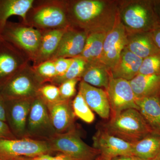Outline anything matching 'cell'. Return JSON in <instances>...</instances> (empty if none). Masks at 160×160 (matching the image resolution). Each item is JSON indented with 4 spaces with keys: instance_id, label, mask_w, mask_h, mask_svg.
Here are the masks:
<instances>
[{
    "instance_id": "7",
    "label": "cell",
    "mask_w": 160,
    "mask_h": 160,
    "mask_svg": "<svg viewBox=\"0 0 160 160\" xmlns=\"http://www.w3.org/2000/svg\"><path fill=\"white\" fill-rule=\"evenodd\" d=\"M47 141L52 152H59L72 160H95L101 155L99 150L83 142L75 127L65 133H56Z\"/></svg>"
},
{
    "instance_id": "21",
    "label": "cell",
    "mask_w": 160,
    "mask_h": 160,
    "mask_svg": "<svg viewBox=\"0 0 160 160\" xmlns=\"http://www.w3.org/2000/svg\"><path fill=\"white\" fill-rule=\"evenodd\" d=\"M34 2L33 0H0V33L12 16L21 17L27 25V14Z\"/></svg>"
},
{
    "instance_id": "42",
    "label": "cell",
    "mask_w": 160,
    "mask_h": 160,
    "mask_svg": "<svg viewBox=\"0 0 160 160\" xmlns=\"http://www.w3.org/2000/svg\"><path fill=\"white\" fill-rule=\"evenodd\" d=\"M27 158H15L11 159L9 160H27Z\"/></svg>"
},
{
    "instance_id": "14",
    "label": "cell",
    "mask_w": 160,
    "mask_h": 160,
    "mask_svg": "<svg viewBox=\"0 0 160 160\" xmlns=\"http://www.w3.org/2000/svg\"><path fill=\"white\" fill-rule=\"evenodd\" d=\"M22 52L2 38L0 41V86L28 64Z\"/></svg>"
},
{
    "instance_id": "44",
    "label": "cell",
    "mask_w": 160,
    "mask_h": 160,
    "mask_svg": "<svg viewBox=\"0 0 160 160\" xmlns=\"http://www.w3.org/2000/svg\"><path fill=\"white\" fill-rule=\"evenodd\" d=\"M153 160H160V158H156L155 159Z\"/></svg>"
},
{
    "instance_id": "29",
    "label": "cell",
    "mask_w": 160,
    "mask_h": 160,
    "mask_svg": "<svg viewBox=\"0 0 160 160\" xmlns=\"http://www.w3.org/2000/svg\"><path fill=\"white\" fill-rule=\"evenodd\" d=\"M32 67L35 73L44 84L56 77L57 72L53 60H48Z\"/></svg>"
},
{
    "instance_id": "28",
    "label": "cell",
    "mask_w": 160,
    "mask_h": 160,
    "mask_svg": "<svg viewBox=\"0 0 160 160\" xmlns=\"http://www.w3.org/2000/svg\"><path fill=\"white\" fill-rule=\"evenodd\" d=\"M72 106L75 116L89 124L94 122V113L79 92L72 101Z\"/></svg>"
},
{
    "instance_id": "39",
    "label": "cell",
    "mask_w": 160,
    "mask_h": 160,
    "mask_svg": "<svg viewBox=\"0 0 160 160\" xmlns=\"http://www.w3.org/2000/svg\"><path fill=\"white\" fill-rule=\"evenodd\" d=\"M51 160H72L71 158L63 153H60L55 156H52Z\"/></svg>"
},
{
    "instance_id": "2",
    "label": "cell",
    "mask_w": 160,
    "mask_h": 160,
    "mask_svg": "<svg viewBox=\"0 0 160 160\" xmlns=\"http://www.w3.org/2000/svg\"><path fill=\"white\" fill-rule=\"evenodd\" d=\"M120 21L127 33L150 32L159 23L153 1H118Z\"/></svg>"
},
{
    "instance_id": "13",
    "label": "cell",
    "mask_w": 160,
    "mask_h": 160,
    "mask_svg": "<svg viewBox=\"0 0 160 160\" xmlns=\"http://www.w3.org/2000/svg\"><path fill=\"white\" fill-rule=\"evenodd\" d=\"M93 147L98 149L101 156L111 159L119 156H132V144L113 135L105 129L98 130L92 137Z\"/></svg>"
},
{
    "instance_id": "4",
    "label": "cell",
    "mask_w": 160,
    "mask_h": 160,
    "mask_svg": "<svg viewBox=\"0 0 160 160\" xmlns=\"http://www.w3.org/2000/svg\"><path fill=\"white\" fill-rule=\"evenodd\" d=\"M27 25L41 31L66 29L71 26L66 1H46L32 7L27 14Z\"/></svg>"
},
{
    "instance_id": "11",
    "label": "cell",
    "mask_w": 160,
    "mask_h": 160,
    "mask_svg": "<svg viewBox=\"0 0 160 160\" xmlns=\"http://www.w3.org/2000/svg\"><path fill=\"white\" fill-rule=\"evenodd\" d=\"M127 43V32L120 21L118 14L114 26L106 33L100 62L111 70L117 62Z\"/></svg>"
},
{
    "instance_id": "8",
    "label": "cell",
    "mask_w": 160,
    "mask_h": 160,
    "mask_svg": "<svg viewBox=\"0 0 160 160\" xmlns=\"http://www.w3.org/2000/svg\"><path fill=\"white\" fill-rule=\"evenodd\" d=\"M56 134L47 105L38 95L32 102L26 123V138L48 141Z\"/></svg>"
},
{
    "instance_id": "22",
    "label": "cell",
    "mask_w": 160,
    "mask_h": 160,
    "mask_svg": "<svg viewBox=\"0 0 160 160\" xmlns=\"http://www.w3.org/2000/svg\"><path fill=\"white\" fill-rule=\"evenodd\" d=\"M129 83L136 99L160 96V75L138 74Z\"/></svg>"
},
{
    "instance_id": "17",
    "label": "cell",
    "mask_w": 160,
    "mask_h": 160,
    "mask_svg": "<svg viewBox=\"0 0 160 160\" xmlns=\"http://www.w3.org/2000/svg\"><path fill=\"white\" fill-rule=\"evenodd\" d=\"M50 119L56 133H65L75 128V116L72 101L62 100L47 105Z\"/></svg>"
},
{
    "instance_id": "46",
    "label": "cell",
    "mask_w": 160,
    "mask_h": 160,
    "mask_svg": "<svg viewBox=\"0 0 160 160\" xmlns=\"http://www.w3.org/2000/svg\"><path fill=\"white\" fill-rule=\"evenodd\" d=\"M157 158H160V151L159 152V154L158 156V157Z\"/></svg>"
},
{
    "instance_id": "1",
    "label": "cell",
    "mask_w": 160,
    "mask_h": 160,
    "mask_svg": "<svg viewBox=\"0 0 160 160\" xmlns=\"http://www.w3.org/2000/svg\"><path fill=\"white\" fill-rule=\"evenodd\" d=\"M66 6L70 26L88 33H107L114 26L118 14V1H68Z\"/></svg>"
},
{
    "instance_id": "43",
    "label": "cell",
    "mask_w": 160,
    "mask_h": 160,
    "mask_svg": "<svg viewBox=\"0 0 160 160\" xmlns=\"http://www.w3.org/2000/svg\"><path fill=\"white\" fill-rule=\"evenodd\" d=\"M100 160H110V159H109L108 158H106L102 157L100 155Z\"/></svg>"
},
{
    "instance_id": "34",
    "label": "cell",
    "mask_w": 160,
    "mask_h": 160,
    "mask_svg": "<svg viewBox=\"0 0 160 160\" xmlns=\"http://www.w3.org/2000/svg\"><path fill=\"white\" fill-rule=\"evenodd\" d=\"M17 139L12 132L6 122L0 120V139Z\"/></svg>"
},
{
    "instance_id": "18",
    "label": "cell",
    "mask_w": 160,
    "mask_h": 160,
    "mask_svg": "<svg viewBox=\"0 0 160 160\" xmlns=\"http://www.w3.org/2000/svg\"><path fill=\"white\" fill-rule=\"evenodd\" d=\"M143 60L125 47L117 62L111 69L112 76L113 78L131 81L139 74Z\"/></svg>"
},
{
    "instance_id": "27",
    "label": "cell",
    "mask_w": 160,
    "mask_h": 160,
    "mask_svg": "<svg viewBox=\"0 0 160 160\" xmlns=\"http://www.w3.org/2000/svg\"><path fill=\"white\" fill-rule=\"evenodd\" d=\"M73 58V62L66 73L62 76L56 77L52 80L50 82L52 84L59 86L62 83L68 80L81 79L88 63L80 57Z\"/></svg>"
},
{
    "instance_id": "45",
    "label": "cell",
    "mask_w": 160,
    "mask_h": 160,
    "mask_svg": "<svg viewBox=\"0 0 160 160\" xmlns=\"http://www.w3.org/2000/svg\"><path fill=\"white\" fill-rule=\"evenodd\" d=\"M100 156L98 157L95 160H100Z\"/></svg>"
},
{
    "instance_id": "9",
    "label": "cell",
    "mask_w": 160,
    "mask_h": 160,
    "mask_svg": "<svg viewBox=\"0 0 160 160\" xmlns=\"http://www.w3.org/2000/svg\"><path fill=\"white\" fill-rule=\"evenodd\" d=\"M52 152L47 141L29 138L0 139V160L18 158H32Z\"/></svg>"
},
{
    "instance_id": "16",
    "label": "cell",
    "mask_w": 160,
    "mask_h": 160,
    "mask_svg": "<svg viewBox=\"0 0 160 160\" xmlns=\"http://www.w3.org/2000/svg\"><path fill=\"white\" fill-rule=\"evenodd\" d=\"M78 92L90 109L100 117L107 119L110 117L111 110L106 90L92 86L81 80L79 83Z\"/></svg>"
},
{
    "instance_id": "38",
    "label": "cell",
    "mask_w": 160,
    "mask_h": 160,
    "mask_svg": "<svg viewBox=\"0 0 160 160\" xmlns=\"http://www.w3.org/2000/svg\"><path fill=\"white\" fill-rule=\"evenodd\" d=\"M153 4L155 12L160 23V0L153 1Z\"/></svg>"
},
{
    "instance_id": "31",
    "label": "cell",
    "mask_w": 160,
    "mask_h": 160,
    "mask_svg": "<svg viewBox=\"0 0 160 160\" xmlns=\"http://www.w3.org/2000/svg\"><path fill=\"white\" fill-rule=\"evenodd\" d=\"M38 95L42 98L46 105L62 101L58 87L53 84H43L39 89Z\"/></svg>"
},
{
    "instance_id": "19",
    "label": "cell",
    "mask_w": 160,
    "mask_h": 160,
    "mask_svg": "<svg viewBox=\"0 0 160 160\" xmlns=\"http://www.w3.org/2000/svg\"><path fill=\"white\" fill-rule=\"evenodd\" d=\"M126 47L142 59L160 52L155 44L150 32L127 33V43Z\"/></svg>"
},
{
    "instance_id": "24",
    "label": "cell",
    "mask_w": 160,
    "mask_h": 160,
    "mask_svg": "<svg viewBox=\"0 0 160 160\" xmlns=\"http://www.w3.org/2000/svg\"><path fill=\"white\" fill-rule=\"evenodd\" d=\"M112 77L110 69L98 61L87 64L81 80L92 86L103 88L106 90Z\"/></svg>"
},
{
    "instance_id": "23",
    "label": "cell",
    "mask_w": 160,
    "mask_h": 160,
    "mask_svg": "<svg viewBox=\"0 0 160 160\" xmlns=\"http://www.w3.org/2000/svg\"><path fill=\"white\" fill-rule=\"evenodd\" d=\"M136 102L152 131L160 135V96L136 99Z\"/></svg>"
},
{
    "instance_id": "36",
    "label": "cell",
    "mask_w": 160,
    "mask_h": 160,
    "mask_svg": "<svg viewBox=\"0 0 160 160\" xmlns=\"http://www.w3.org/2000/svg\"><path fill=\"white\" fill-rule=\"evenodd\" d=\"M0 120L6 122V100L0 92Z\"/></svg>"
},
{
    "instance_id": "5",
    "label": "cell",
    "mask_w": 160,
    "mask_h": 160,
    "mask_svg": "<svg viewBox=\"0 0 160 160\" xmlns=\"http://www.w3.org/2000/svg\"><path fill=\"white\" fill-rule=\"evenodd\" d=\"M44 84L27 64L0 86V92L6 100L33 98Z\"/></svg>"
},
{
    "instance_id": "33",
    "label": "cell",
    "mask_w": 160,
    "mask_h": 160,
    "mask_svg": "<svg viewBox=\"0 0 160 160\" xmlns=\"http://www.w3.org/2000/svg\"><path fill=\"white\" fill-rule=\"evenodd\" d=\"M74 58H60L52 60L54 62L57 72L56 77L63 76L69 69Z\"/></svg>"
},
{
    "instance_id": "20",
    "label": "cell",
    "mask_w": 160,
    "mask_h": 160,
    "mask_svg": "<svg viewBox=\"0 0 160 160\" xmlns=\"http://www.w3.org/2000/svg\"><path fill=\"white\" fill-rule=\"evenodd\" d=\"M67 28L41 31V43L37 53L32 60L33 66L51 59L56 51L61 38Z\"/></svg>"
},
{
    "instance_id": "35",
    "label": "cell",
    "mask_w": 160,
    "mask_h": 160,
    "mask_svg": "<svg viewBox=\"0 0 160 160\" xmlns=\"http://www.w3.org/2000/svg\"><path fill=\"white\" fill-rule=\"evenodd\" d=\"M150 33L155 44L160 50V23L154 29L150 32Z\"/></svg>"
},
{
    "instance_id": "40",
    "label": "cell",
    "mask_w": 160,
    "mask_h": 160,
    "mask_svg": "<svg viewBox=\"0 0 160 160\" xmlns=\"http://www.w3.org/2000/svg\"><path fill=\"white\" fill-rule=\"evenodd\" d=\"M110 160H132V158L130 156H119L112 158Z\"/></svg>"
},
{
    "instance_id": "47",
    "label": "cell",
    "mask_w": 160,
    "mask_h": 160,
    "mask_svg": "<svg viewBox=\"0 0 160 160\" xmlns=\"http://www.w3.org/2000/svg\"><path fill=\"white\" fill-rule=\"evenodd\" d=\"M2 39V37H1V33H0V41Z\"/></svg>"
},
{
    "instance_id": "37",
    "label": "cell",
    "mask_w": 160,
    "mask_h": 160,
    "mask_svg": "<svg viewBox=\"0 0 160 160\" xmlns=\"http://www.w3.org/2000/svg\"><path fill=\"white\" fill-rule=\"evenodd\" d=\"M52 156L50 154L40 155L32 158H27V160H51Z\"/></svg>"
},
{
    "instance_id": "25",
    "label": "cell",
    "mask_w": 160,
    "mask_h": 160,
    "mask_svg": "<svg viewBox=\"0 0 160 160\" xmlns=\"http://www.w3.org/2000/svg\"><path fill=\"white\" fill-rule=\"evenodd\" d=\"M160 151V135L151 132L136 142L132 143V156L145 159L153 160Z\"/></svg>"
},
{
    "instance_id": "12",
    "label": "cell",
    "mask_w": 160,
    "mask_h": 160,
    "mask_svg": "<svg viewBox=\"0 0 160 160\" xmlns=\"http://www.w3.org/2000/svg\"><path fill=\"white\" fill-rule=\"evenodd\" d=\"M33 98L5 99L6 122L17 138H26V123Z\"/></svg>"
},
{
    "instance_id": "3",
    "label": "cell",
    "mask_w": 160,
    "mask_h": 160,
    "mask_svg": "<svg viewBox=\"0 0 160 160\" xmlns=\"http://www.w3.org/2000/svg\"><path fill=\"white\" fill-rule=\"evenodd\" d=\"M103 129L132 144L152 132L139 111L134 109H127L111 117Z\"/></svg>"
},
{
    "instance_id": "10",
    "label": "cell",
    "mask_w": 160,
    "mask_h": 160,
    "mask_svg": "<svg viewBox=\"0 0 160 160\" xmlns=\"http://www.w3.org/2000/svg\"><path fill=\"white\" fill-rule=\"evenodd\" d=\"M108 96L110 110V117H114L122 112L130 109L138 110L136 98L129 81L112 77L106 90Z\"/></svg>"
},
{
    "instance_id": "26",
    "label": "cell",
    "mask_w": 160,
    "mask_h": 160,
    "mask_svg": "<svg viewBox=\"0 0 160 160\" xmlns=\"http://www.w3.org/2000/svg\"><path fill=\"white\" fill-rule=\"evenodd\" d=\"M106 33L92 32L88 34L82 52L79 56L87 63L99 61Z\"/></svg>"
},
{
    "instance_id": "30",
    "label": "cell",
    "mask_w": 160,
    "mask_h": 160,
    "mask_svg": "<svg viewBox=\"0 0 160 160\" xmlns=\"http://www.w3.org/2000/svg\"><path fill=\"white\" fill-rule=\"evenodd\" d=\"M139 74L160 75V52L143 60Z\"/></svg>"
},
{
    "instance_id": "41",
    "label": "cell",
    "mask_w": 160,
    "mask_h": 160,
    "mask_svg": "<svg viewBox=\"0 0 160 160\" xmlns=\"http://www.w3.org/2000/svg\"><path fill=\"white\" fill-rule=\"evenodd\" d=\"M131 158L132 160H150L145 159L142 158H140L136 156H131Z\"/></svg>"
},
{
    "instance_id": "6",
    "label": "cell",
    "mask_w": 160,
    "mask_h": 160,
    "mask_svg": "<svg viewBox=\"0 0 160 160\" xmlns=\"http://www.w3.org/2000/svg\"><path fill=\"white\" fill-rule=\"evenodd\" d=\"M1 36L4 41L14 46L32 61L38 50L42 32L24 23L8 22L1 30Z\"/></svg>"
},
{
    "instance_id": "32",
    "label": "cell",
    "mask_w": 160,
    "mask_h": 160,
    "mask_svg": "<svg viewBox=\"0 0 160 160\" xmlns=\"http://www.w3.org/2000/svg\"><path fill=\"white\" fill-rule=\"evenodd\" d=\"M81 81L80 78L74 79L62 83L58 86L61 100H70L75 96L77 85Z\"/></svg>"
},
{
    "instance_id": "15",
    "label": "cell",
    "mask_w": 160,
    "mask_h": 160,
    "mask_svg": "<svg viewBox=\"0 0 160 160\" xmlns=\"http://www.w3.org/2000/svg\"><path fill=\"white\" fill-rule=\"evenodd\" d=\"M88 32L70 26L67 28L60 40L57 49L50 60L58 58H73L82 52L88 35Z\"/></svg>"
}]
</instances>
